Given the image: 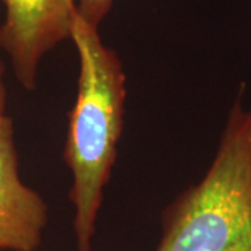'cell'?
Instances as JSON below:
<instances>
[{
    "instance_id": "cell-4",
    "label": "cell",
    "mask_w": 251,
    "mask_h": 251,
    "mask_svg": "<svg viewBox=\"0 0 251 251\" xmlns=\"http://www.w3.org/2000/svg\"><path fill=\"white\" fill-rule=\"evenodd\" d=\"M48 225V205L20 175L14 126L0 117V251H35Z\"/></svg>"
},
{
    "instance_id": "cell-2",
    "label": "cell",
    "mask_w": 251,
    "mask_h": 251,
    "mask_svg": "<svg viewBox=\"0 0 251 251\" xmlns=\"http://www.w3.org/2000/svg\"><path fill=\"white\" fill-rule=\"evenodd\" d=\"M243 92L202 179L165 208L155 251H251V108Z\"/></svg>"
},
{
    "instance_id": "cell-5",
    "label": "cell",
    "mask_w": 251,
    "mask_h": 251,
    "mask_svg": "<svg viewBox=\"0 0 251 251\" xmlns=\"http://www.w3.org/2000/svg\"><path fill=\"white\" fill-rule=\"evenodd\" d=\"M115 0H75L77 13L85 21L99 27L103 18L109 14Z\"/></svg>"
},
{
    "instance_id": "cell-3",
    "label": "cell",
    "mask_w": 251,
    "mask_h": 251,
    "mask_svg": "<svg viewBox=\"0 0 251 251\" xmlns=\"http://www.w3.org/2000/svg\"><path fill=\"white\" fill-rule=\"evenodd\" d=\"M0 49L9 56L18 82L28 91L36 87L42 59L70 39L77 13L75 0H0Z\"/></svg>"
},
{
    "instance_id": "cell-1",
    "label": "cell",
    "mask_w": 251,
    "mask_h": 251,
    "mask_svg": "<svg viewBox=\"0 0 251 251\" xmlns=\"http://www.w3.org/2000/svg\"><path fill=\"white\" fill-rule=\"evenodd\" d=\"M70 39L78 54L77 95L69 113L63 161L72 175L77 251L92 250L103 190L123 131L126 73L117 53L103 44L98 27L75 13Z\"/></svg>"
},
{
    "instance_id": "cell-6",
    "label": "cell",
    "mask_w": 251,
    "mask_h": 251,
    "mask_svg": "<svg viewBox=\"0 0 251 251\" xmlns=\"http://www.w3.org/2000/svg\"><path fill=\"white\" fill-rule=\"evenodd\" d=\"M7 108V88L4 82V64L0 59V117L6 116Z\"/></svg>"
}]
</instances>
